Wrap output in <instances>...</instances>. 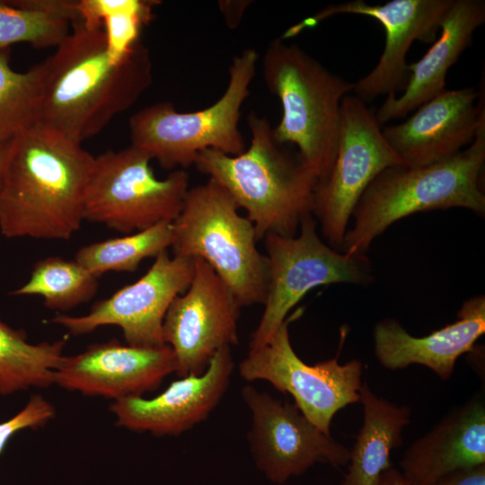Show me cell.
Listing matches in <instances>:
<instances>
[{
    "label": "cell",
    "mask_w": 485,
    "mask_h": 485,
    "mask_svg": "<svg viewBox=\"0 0 485 485\" xmlns=\"http://www.w3.org/2000/svg\"><path fill=\"white\" fill-rule=\"evenodd\" d=\"M300 234H267L263 239L269 261L264 310L252 333L250 349L266 344L290 310L312 288L335 283L367 285L374 281L366 255H348L325 243L317 233L313 214L300 223Z\"/></svg>",
    "instance_id": "cell-9"
},
{
    "label": "cell",
    "mask_w": 485,
    "mask_h": 485,
    "mask_svg": "<svg viewBox=\"0 0 485 485\" xmlns=\"http://www.w3.org/2000/svg\"><path fill=\"white\" fill-rule=\"evenodd\" d=\"M10 142L11 141L0 144V196L3 183L4 169L10 146Z\"/></svg>",
    "instance_id": "cell-34"
},
{
    "label": "cell",
    "mask_w": 485,
    "mask_h": 485,
    "mask_svg": "<svg viewBox=\"0 0 485 485\" xmlns=\"http://www.w3.org/2000/svg\"><path fill=\"white\" fill-rule=\"evenodd\" d=\"M16 6L54 15L68 21L71 25L80 19L78 1L72 0H9Z\"/></svg>",
    "instance_id": "cell-30"
},
{
    "label": "cell",
    "mask_w": 485,
    "mask_h": 485,
    "mask_svg": "<svg viewBox=\"0 0 485 485\" xmlns=\"http://www.w3.org/2000/svg\"><path fill=\"white\" fill-rule=\"evenodd\" d=\"M261 68L267 87L282 105L281 119L273 128L276 141L295 144L300 160L318 182L323 181L338 152L341 101L354 91L355 83L281 38L269 43Z\"/></svg>",
    "instance_id": "cell-5"
},
{
    "label": "cell",
    "mask_w": 485,
    "mask_h": 485,
    "mask_svg": "<svg viewBox=\"0 0 485 485\" xmlns=\"http://www.w3.org/2000/svg\"><path fill=\"white\" fill-rule=\"evenodd\" d=\"M99 278L75 260L51 256L33 266L29 279L11 295H40L51 310L68 311L91 300Z\"/></svg>",
    "instance_id": "cell-25"
},
{
    "label": "cell",
    "mask_w": 485,
    "mask_h": 485,
    "mask_svg": "<svg viewBox=\"0 0 485 485\" xmlns=\"http://www.w3.org/2000/svg\"><path fill=\"white\" fill-rule=\"evenodd\" d=\"M485 22V1L454 0L440 23V34L427 53L409 65L410 77L400 96L388 95L375 117L383 127L410 112L445 90L449 68L472 42Z\"/></svg>",
    "instance_id": "cell-21"
},
{
    "label": "cell",
    "mask_w": 485,
    "mask_h": 485,
    "mask_svg": "<svg viewBox=\"0 0 485 485\" xmlns=\"http://www.w3.org/2000/svg\"><path fill=\"white\" fill-rule=\"evenodd\" d=\"M176 371V357L167 344L136 347L111 340L64 356L54 381L69 391L117 401L154 391Z\"/></svg>",
    "instance_id": "cell-16"
},
{
    "label": "cell",
    "mask_w": 485,
    "mask_h": 485,
    "mask_svg": "<svg viewBox=\"0 0 485 485\" xmlns=\"http://www.w3.org/2000/svg\"><path fill=\"white\" fill-rule=\"evenodd\" d=\"M94 156L41 123L15 136L4 169L0 231L7 238L69 240L84 218Z\"/></svg>",
    "instance_id": "cell-2"
},
{
    "label": "cell",
    "mask_w": 485,
    "mask_h": 485,
    "mask_svg": "<svg viewBox=\"0 0 485 485\" xmlns=\"http://www.w3.org/2000/svg\"><path fill=\"white\" fill-rule=\"evenodd\" d=\"M359 401L364 420L349 450L348 468L339 485H378L392 467L391 452L402 445V432L410 423L411 409L378 397L366 382L361 385Z\"/></svg>",
    "instance_id": "cell-22"
},
{
    "label": "cell",
    "mask_w": 485,
    "mask_h": 485,
    "mask_svg": "<svg viewBox=\"0 0 485 485\" xmlns=\"http://www.w3.org/2000/svg\"><path fill=\"white\" fill-rule=\"evenodd\" d=\"M70 29L65 19L0 0V50L16 43L38 48L57 47Z\"/></svg>",
    "instance_id": "cell-28"
},
{
    "label": "cell",
    "mask_w": 485,
    "mask_h": 485,
    "mask_svg": "<svg viewBox=\"0 0 485 485\" xmlns=\"http://www.w3.org/2000/svg\"><path fill=\"white\" fill-rule=\"evenodd\" d=\"M151 160L131 145L94 157L84 197V220L124 234L172 222L190 189L189 173L177 169L159 180Z\"/></svg>",
    "instance_id": "cell-8"
},
{
    "label": "cell",
    "mask_w": 485,
    "mask_h": 485,
    "mask_svg": "<svg viewBox=\"0 0 485 485\" xmlns=\"http://www.w3.org/2000/svg\"><path fill=\"white\" fill-rule=\"evenodd\" d=\"M301 314L298 309L287 316L266 344L250 349L239 364V374L246 381L264 380L290 394L302 413L331 435L334 415L360 400L363 365L357 359L340 364L338 356L305 364L293 349L288 331L290 322Z\"/></svg>",
    "instance_id": "cell-11"
},
{
    "label": "cell",
    "mask_w": 485,
    "mask_h": 485,
    "mask_svg": "<svg viewBox=\"0 0 485 485\" xmlns=\"http://www.w3.org/2000/svg\"><path fill=\"white\" fill-rule=\"evenodd\" d=\"M242 398L251 413L247 439L255 466L272 483L284 484L317 463L348 464L349 450L314 426L295 403L252 385L242 389Z\"/></svg>",
    "instance_id": "cell-12"
},
{
    "label": "cell",
    "mask_w": 485,
    "mask_h": 485,
    "mask_svg": "<svg viewBox=\"0 0 485 485\" xmlns=\"http://www.w3.org/2000/svg\"><path fill=\"white\" fill-rule=\"evenodd\" d=\"M480 90L445 89L404 122L382 127L384 137L409 167L449 158L472 144L485 120L484 91L481 95Z\"/></svg>",
    "instance_id": "cell-17"
},
{
    "label": "cell",
    "mask_w": 485,
    "mask_h": 485,
    "mask_svg": "<svg viewBox=\"0 0 485 485\" xmlns=\"http://www.w3.org/2000/svg\"><path fill=\"white\" fill-rule=\"evenodd\" d=\"M248 5L242 1L239 2H221L219 4L220 9L225 14L226 22L230 27H235L239 23L241 17L242 16L245 7Z\"/></svg>",
    "instance_id": "cell-32"
},
{
    "label": "cell",
    "mask_w": 485,
    "mask_h": 485,
    "mask_svg": "<svg viewBox=\"0 0 485 485\" xmlns=\"http://www.w3.org/2000/svg\"><path fill=\"white\" fill-rule=\"evenodd\" d=\"M258 53L244 49L234 57L224 94L211 106L192 112L177 111L172 102L146 106L129 119L131 146L155 159L165 170L186 169L205 149L238 155L245 143L238 124L250 93Z\"/></svg>",
    "instance_id": "cell-7"
},
{
    "label": "cell",
    "mask_w": 485,
    "mask_h": 485,
    "mask_svg": "<svg viewBox=\"0 0 485 485\" xmlns=\"http://www.w3.org/2000/svg\"><path fill=\"white\" fill-rule=\"evenodd\" d=\"M397 165L405 164L384 137L375 113L357 95H346L336 159L327 179L317 183L312 210L331 248L341 251L349 220L371 181Z\"/></svg>",
    "instance_id": "cell-10"
},
{
    "label": "cell",
    "mask_w": 485,
    "mask_h": 485,
    "mask_svg": "<svg viewBox=\"0 0 485 485\" xmlns=\"http://www.w3.org/2000/svg\"><path fill=\"white\" fill-rule=\"evenodd\" d=\"M10 57V48L0 50V144L40 123L42 110L44 61L17 72Z\"/></svg>",
    "instance_id": "cell-24"
},
{
    "label": "cell",
    "mask_w": 485,
    "mask_h": 485,
    "mask_svg": "<svg viewBox=\"0 0 485 485\" xmlns=\"http://www.w3.org/2000/svg\"><path fill=\"white\" fill-rule=\"evenodd\" d=\"M431 485H485V463L453 472Z\"/></svg>",
    "instance_id": "cell-31"
},
{
    "label": "cell",
    "mask_w": 485,
    "mask_h": 485,
    "mask_svg": "<svg viewBox=\"0 0 485 485\" xmlns=\"http://www.w3.org/2000/svg\"><path fill=\"white\" fill-rule=\"evenodd\" d=\"M230 194L212 179L189 189L172 222L173 255L204 260L241 307L265 302L269 261L257 248L252 223Z\"/></svg>",
    "instance_id": "cell-6"
},
{
    "label": "cell",
    "mask_w": 485,
    "mask_h": 485,
    "mask_svg": "<svg viewBox=\"0 0 485 485\" xmlns=\"http://www.w3.org/2000/svg\"><path fill=\"white\" fill-rule=\"evenodd\" d=\"M44 63L40 123L80 144L130 108L152 83L147 47L139 40L127 57L115 59L102 26L72 24Z\"/></svg>",
    "instance_id": "cell-1"
},
{
    "label": "cell",
    "mask_w": 485,
    "mask_h": 485,
    "mask_svg": "<svg viewBox=\"0 0 485 485\" xmlns=\"http://www.w3.org/2000/svg\"><path fill=\"white\" fill-rule=\"evenodd\" d=\"M155 4V1L142 0H80L79 22L102 26L108 52L120 60L140 40L141 30L151 20Z\"/></svg>",
    "instance_id": "cell-27"
},
{
    "label": "cell",
    "mask_w": 485,
    "mask_h": 485,
    "mask_svg": "<svg viewBox=\"0 0 485 485\" xmlns=\"http://www.w3.org/2000/svg\"><path fill=\"white\" fill-rule=\"evenodd\" d=\"M485 463V403L477 394L452 410L402 455L408 485H431L444 476Z\"/></svg>",
    "instance_id": "cell-20"
},
{
    "label": "cell",
    "mask_w": 485,
    "mask_h": 485,
    "mask_svg": "<svg viewBox=\"0 0 485 485\" xmlns=\"http://www.w3.org/2000/svg\"><path fill=\"white\" fill-rule=\"evenodd\" d=\"M378 485H408V483L398 469L391 467L384 472Z\"/></svg>",
    "instance_id": "cell-33"
},
{
    "label": "cell",
    "mask_w": 485,
    "mask_h": 485,
    "mask_svg": "<svg viewBox=\"0 0 485 485\" xmlns=\"http://www.w3.org/2000/svg\"><path fill=\"white\" fill-rule=\"evenodd\" d=\"M192 258L159 254L136 282L97 302L84 315L57 314L51 322L74 336L105 325L119 326L128 345L154 347L164 344L163 323L169 306L189 287L194 273Z\"/></svg>",
    "instance_id": "cell-14"
},
{
    "label": "cell",
    "mask_w": 485,
    "mask_h": 485,
    "mask_svg": "<svg viewBox=\"0 0 485 485\" xmlns=\"http://www.w3.org/2000/svg\"><path fill=\"white\" fill-rule=\"evenodd\" d=\"M454 0H392L369 4L353 0L331 4L288 29L282 39L341 13L362 14L377 20L385 31L384 52L371 72L355 83V95L366 102L380 95L396 96L403 91L409 77L407 52L415 40L434 42L440 23Z\"/></svg>",
    "instance_id": "cell-15"
},
{
    "label": "cell",
    "mask_w": 485,
    "mask_h": 485,
    "mask_svg": "<svg viewBox=\"0 0 485 485\" xmlns=\"http://www.w3.org/2000/svg\"><path fill=\"white\" fill-rule=\"evenodd\" d=\"M233 371L231 348H223L203 374L181 377L152 399L114 401L110 410L119 427L157 436H177L209 416L226 392Z\"/></svg>",
    "instance_id": "cell-18"
},
{
    "label": "cell",
    "mask_w": 485,
    "mask_h": 485,
    "mask_svg": "<svg viewBox=\"0 0 485 485\" xmlns=\"http://www.w3.org/2000/svg\"><path fill=\"white\" fill-rule=\"evenodd\" d=\"M247 122L249 148L238 155L205 149L194 164L246 211L258 240L269 234L295 236L301 221L313 214L318 179L276 141L266 118L252 112Z\"/></svg>",
    "instance_id": "cell-3"
},
{
    "label": "cell",
    "mask_w": 485,
    "mask_h": 485,
    "mask_svg": "<svg viewBox=\"0 0 485 485\" xmlns=\"http://www.w3.org/2000/svg\"><path fill=\"white\" fill-rule=\"evenodd\" d=\"M54 417V406L41 395H32L21 411L0 423V454L16 432L28 428H39Z\"/></svg>",
    "instance_id": "cell-29"
},
{
    "label": "cell",
    "mask_w": 485,
    "mask_h": 485,
    "mask_svg": "<svg viewBox=\"0 0 485 485\" xmlns=\"http://www.w3.org/2000/svg\"><path fill=\"white\" fill-rule=\"evenodd\" d=\"M485 163V120L468 147L427 165L386 168L368 185L352 214L341 251L366 255L392 224L412 214L463 207L484 216L481 173Z\"/></svg>",
    "instance_id": "cell-4"
},
{
    "label": "cell",
    "mask_w": 485,
    "mask_h": 485,
    "mask_svg": "<svg viewBox=\"0 0 485 485\" xmlns=\"http://www.w3.org/2000/svg\"><path fill=\"white\" fill-rule=\"evenodd\" d=\"M66 339L54 342H28L23 331L0 320V394L55 384V372L64 355Z\"/></svg>",
    "instance_id": "cell-23"
},
{
    "label": "cell",
    "mask_w": 485,
    "mask_h": 485,
    "mask_svg": "<svg viewBox=\"0 0 485 485\" xmlns=\"http://www.w3.org/2000/svg\"><path fill=\"white\" fill-rule=\"evenodd\" d=\"M484 332L485 297L480 295L463 304L454 322L424 337L410 335L395 319L378 322L373 332L374 350L379 363L387 369L419 364L447 380L457 358L472 351Z\"/></svg>",
    "instance_id": "cell-19"
},
{
    "label": "cell",
    "mask_w": 485,
    "mask_h": 485,
    "mask_svg": "<svg viewBox=\"0 0 485 485\" xmlns=\"http://www.w3.org/2000/svg\"><path fill=\"white\" fill-rule=\"evenodd\" d=\"M194 260L192 280L172 302L163 323V340L175 354L181 378L203 374L219 349L239 341L241 306L204 260Z\"/></svg>",
    "instance_id": "cell-13"
},
{
    "label": "cell",
    "mask_w": 485,
    "mask_h": 485,
    "mask_svg": "<svg viewBox=\"0 0 485 485\" xmlns=\"http://www.w3.org/2000/svg\"><path fill=\"white\" fill-rule=\"evenodd\" d=\"M172 222H161L147 229L83 246L75 259L100 278L109 271L134 272L146 258H156L172 245Z\"/></svg>",
    "instance_id": "cell-26"
}]
</instances>
